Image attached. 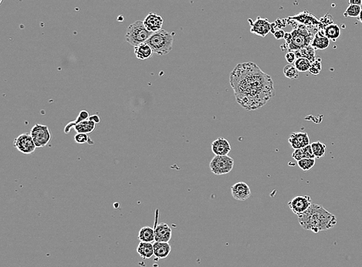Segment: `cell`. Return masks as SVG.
I'll return each instance as SVG.
<instances>
[{
    "label": "cell",
    "instance_id": "cell-1",
    "mask_svg": "<svg viewBox=\"0 0 362 267\" xmlns=\"http://www.w3.org/2000/svg\"><path fill=\"white\" fill-rule=\"evenodd\" d=\"M230 83L236 101L248 111L260 109L275 96L271 76L252 62L237 64L230 74Z\"/></svg>",
    "mask_w": 362,
    "mask_h": 267
},
{
    "label": "cell",
    "instance_id": "cell-2",
    "mask_svg": "<svg viewBox=\"0 0 362 267\" xmlns=\"http://www.w3.org/2000/svg\"><path fill=\"white\" fill-rule=\"evenodd\" d=\"M298 222L303 230L318 233L333 229L337 218L321 205L312 204L306 212L298 215Z\"/></svg>",
    "mask_w": 362,
    "mask_h": 267
},
{
    "label": "cell",
    "instance_id": "cell-3",
    "mask_svg": "<svg viewBox=\"0 0 362 267\" xmlns=\"http://www.w3.org/2000/svg\"><path fill=\"white\" fill-rule=\"evenodd\" d=\"M317 31L318 28L317 27H308L303 24H298V27L291 32L292 40L291 43L289 45L285 43L283 44L287 47L284 51L288 52L300 51L303 47H308L311 44L312 40Z\"/></svg>",
    "mask_w": 362,
    "mask_h": 267
},
{
    "label": "cell",
    "instance_id": "cell-4",
    "mask_svg": "<svg viewBox=\"0 0 362 267\" xmlns=\"http://www.w3.org/2000/svg\"><path fill=\"white\" fill-rule=\"evenodd\" d=\"M146 43L151 47L156 55H167L173 48L174 35L161 29L158 32H153Z\"/></svg>",
    "mask_w": 362,
    "mask_h": 267
},
{
    "label": "cell",
    "instance_id": "cell-5",
    "mask_svg": "<svg viewBox=\"0 0 362 267\" xmlns=\"http://www.w3.org/2000/svg\"><path fill=\"white\" fill-rule=\"evenodd\" d=\"M152 34L153 32L146 29L143 21L138 20L127 27L125 40L133 47H137L146 43Z\"/></svg>",
    "mask_w": 362,
    "mask_h": 267
},
{
    "label": "cell",
    "instance_id": "cell-6",
    "mask_svg": "<svg viewBox=\"0 0 362 267\" xmlns=\"http://www.w3.org/2000/svg\"><path fill=\"white\" fill-rule=\"evenodd\" d=\"M234 166V160L231 157L218 156L215 155L210 161V168L211 172L216 176H222L230 173Z\"/></svg>",
    "mask_w": 362,
    "mask_h": 267
},
{
    "label": "cell",
    "instance_id": "cell-7",
    "mask_svg": "<svg viewBox=\"0 0 362 267\" xmlns=\"http://www.w3.org/2000/svg\"><path fill=\"white\" fill-rule=\"evenodd\" d=\"M30 135L36 148H43L47 146L51 141V130L47 126L43 124H36L31 129Z\"/></svg>",
    "mask_w": 362,
    "mask_h": 267
},
{
    "label": "cell",
    "instance_id": "cell-8",
    "mask_svg": "<svg viewBox=\"0 0 362 267\" xmlns=\"http://www.w3.org/2000/svg\"><path fill=\"white\" fill-rule=\"evenodd\" d=\"M13 146L19 151L25 154H32L36 148L33 139L29 134H22L16 138Z\"/></svg>",
    "mask_w": 362,
    "mask_h": 267
},
{
    "label": "cell",
    "instance_id": "cell-9",
    "mask_svg": "<svg viewBox=\"0 0 362 267\" xmlns=\"http://www.w3.org/2000/svg\"><path fill=\"white\" fill-rule=\"evenodd\" d=\"M312 200L308 196H298L288 203L289 208L297 215L306 212L312 205Z\"/></svg>",
    "mask_w": 362,
    "mask_h": 267
},
{
    "label": "cell",
    "instance_id": "cell-10",
    "mask_svg": "<svg viewBox=\"0 0 362 267\" xmlns=\"http://www.w3.org/2000/svg\"><path fill=\"white\" fill-rule=\"evenodd\" d=\"M248 22L250 24V32L253 34L265 37L271 32V24L267 19L261 18L260 16H258L255 21L249 19Z\"/></svg>",
    "mask_w": 362,
    "mask_h": 267
},
{
    "label": "cell",
    "instance_id": "cell-11",
    "mask_svg": "<svg viewBox=\"0 0 362 267\" xmlns=\"http://www.w3.org/2000/svg\"><path fill=\"white\" fill-rule=\"evenodd\" d=\"M233 199L237 201L244 202L251 196V190L246 182L236 183L231 187Z\"/></svg>",
    "mask_w": 362,
    "mask_h": 267
},
{
    "label": "cell",
    "instance_id": "cell-12",
    "mask_svg": "<svg viewBox=\"0 0 362 267\" xmlns=\"http://www.w3.org/2000/svg\"><path fill=\"white\" fill-rule=\"evenodd\" d=\"M289 143L294 150L303 148L310 145V138L306 132H294L288 139Z\"/></svg>",
    "mask_w": 362,
    "mask_h": 267
},
{
    "label": "cell",
    "instance_id": "cell-13",
    "mask_svg": "<svg viewBox=\"0 0 362 267\" xmlns=\"http://www.w3.org/2000/svg\"><path fill=\"white\" fill-rule=\"evenodd\" d=\"M289 19L294 20L299 24H303L308 27H318L319 25V20L316 18V16L311 13H309L308 11L304 10L302 13H298L294 16L289 17Z\"/></svg>",
    "mask_w": 362,
    "mask_h": 267
},
{
    "label": "cell",
    "instance_id": "cell-14",
    "mask_svg": "<svg viewBox=\"0 0 362 267\" xmlns=\"http://www.w3.org/2000/svg\"><path fill=\"white\" fill-rule=\"evenodd\" d=\"M144 25L148 30L151 32L161 30L163 26V18L156 13H149L144 20Z\"/></svg>",
    "mask_w": 362,
    "mask_h": 267
},
{
    "label": "cell",
    "instance_id": "cell-15",
    "mask_svg": "<svg viewBox=\"0 0 362 267\" xmlns=\"http://www.w3.org/2000/svg\"><path fill=\"white\" fill-rule=\"evenodd\" d=\"M211 151L218 156L228 155L231 151V146L227 139L224 138H217L211 143Z\"/></svg>",
    "mask_w": 362,
    "mask_h": 267
},
{
    "label": "cell",
    "instance_id": "cell-16",
    "mask_svg": "<svg viewBox=\"0 0 362 267\" xmlns=\"http://www.w3.org/2000/svg\"><path fill=\"white\" fill-rule=\"evenodd\" d=\"M154 242H169L172 238V229L166 223H161L154 228Z\"/></svg>",
    "mask_w": 362,
    "mask_h": 267
},
{
    "label": "cell",
    "instance_id": "cell-17",
    "mask_svg": "<svg viewBox=\"0 0 362 267\" xmlns=\"http://www.w3.org/2000/svg\"><path fill=\"white\" fill-rule=\"evenodd\" d=\"M331 40L325 36L324 30H318L314 35V39L312 40L310 45L315 50H325L330 46Z\"/></svg>",
    "mask_w": 362,
    "mask_h": 267
},
{
    "label": "cell",
    "instance_id": "cell-18",
    "mask_svg": "<svg viewBox=\"0 0 362 267\" xmlns=\"http://www.w3.org/2000/svg\"><path fill=\"white\" fill-rule=\"evenodd\" d=\"M153 246H154V257L158 259L167 258L172 250L169 242H154Z\"/></svg>",
    "mask_w": 362,
    "mask_h": 267
},
{
    "label": "cell",
    "instance_id": "cell-19",
    "mask_svg": "<svg viewBox=\"0 0 362 267\" xmlns=\"http://www.w3.org/2000/svg\"><path fill=\"white\" fill-rule=\"evenodd\" d=\"M96 122L93 121L92 119H89L88 120H83L78 124L74 126V130L77 133H81V134H90L95 129Z\"/></svg>",
    "mask_w": 362,
    "mask_h": 267
},
{
    "label": "cell",
    "instance_id": "cell-20",
    "mask_svg": "<svg viewBox=\"0 0 362 267\" xmlns=\"http://www.w3.org/2000/svg\"><path fill=\"white\" fill-rule=\"evenodd\" d=\"M137 253L143 259H151L154 254V246L151 242H140L137 248Z\"/></svg>",
    "mask_w": 362,
    "mask_h": 267
},
{
    "label": "cell",
    "instance_id": "cell-21",
    "mask_svg": "<svg viewBox=\"0 0 362 267\" xmlns=\"http://www.w3.org/2000/svg\"><path fill=\"white\" fill-rule=\"evenodd\" d=\"M135 54L138 59H148L153 55L152 49L147 43L135 47Z\"/></svg>",
    "mask_w": 362,
    "mask_h": 267
},
{
    "label": "cell",
    "instance_id": "cell-22",
    "mask_svg": "<svg viewBox=\"0 0 362 267\" xmlns=\"http://www.w3.org/2000/svg\"><path fill=\"white\" fill-rule=\"evenodd\" d=\"M295 53L297 59L298 58H306L313 63L317 58H316V50L311 45L308 47H303L300 51H294Z\"/></svg>",
    "mask_w": 362,
    "mask_h": 267
},
{
    "label": "cell",
    "instance_id": "cell-23",
    "mask_svg": "<svg viewBox=\"0 0 362 267\" xmlns=\"http://www.w3.org/2000/svg\"><path fill=\"white\" fill-rule=\"evenodd\" d=\"M155 234H154V229L145 226L141 229L138 233V239L141 242H154Z\"/></svg>",
    "mask_w": 362,
    "mask_h": 267
},
{
    "label": "cell",
    "instance_id": "cell-24",
    "mask_svg": "<svg viewBox=\"0 0 362 267\" xmlns=\"http://www.w3.org/2000/svg\"><path fill=\"white\" fill-rule=\"evenodd\" d=\"M325 36L331 40V41L335 42L336 40L341 36V28L338 25L335 24H332L324 30Z\"/></svg>",
    "mask_w": 362,
    "mask_h": 267
},
{
    "label": "cell",
    "instance_id": "cell-25",
    "mask_svg": "<svg viewBox=\"0 0 362 267\" xmlns=\"http://www.w3.org/2000/svg\"><path fill=\"white\" fill-rule=\"evenodd\" d=\"M310 146H311L315 158H321L325 156V153H326V146L325 144L321 142H315L312 143Z\"/></svg>",
    "mask_w": 362,
    "mask_h": 267
},
{
    "label": "cell",
    "instance_id": "cell-26",
    "mask_svg": "<svg viewBox=\"0 0 362 267\" xmlns=\"http://www.w3.org/2000/svg\"><path fill=\"white\" fill-rule=\"evenodd\" d=\"M294 66H296L298 71L305 73L310 70L311 62L306 58H298L294 62Z\"/></svg>",
    "mask_w": 362,
    "mask_h": 267
},
{
    "label": "cell",
    "instance_id": "cell-27",
    "mask_svg": "<svg viewBox=\"0 0 362 267\" xmlns=\"http://www.w3.org/2000/svg\"><path fill=\"white\" fill-rule=\"evenodd\" d=\"M90 119V118H89V113H88V111H81V113L79 114V116L77 117V119H76L75 121L70 122V123H69V124L66 126L64 130L65 133H66V134H68L72 127H74V126H75L76 124H78L80 122L83 121V120H88V119Z\"/></svg>",
    "mask_w": 362,
    "mask_h": 267
},
{
    "label": "cell",
    "instance_id": "cell-28",
    "mask_svg": "<svg viewBox=\"0 0 362 267\" xmlns=\"http://www.w3.org/2000/svg\"><path fill=\"white\" fill-rule=\"evenodd\" d=\"M283 74L286 77L289 79L294 80L299 77V71L296 68V66L292 64H288L283 68Z\"/></svg>",
    "mask_w": 362,
    "mask_h": 267
},
{
    "label": "cell",
    "instance_id": "cell-29",
    "mask_svg": "<svg viewBox=\"0 0 362 267\" xmlns=\"http://www.w3.org/2000/svg\"><path fill=\"white\" fill-rule=\"evenodd\" d=\"M361 11H362L361 5H349L346 11L344 12V16L345 18H348V17H353V18L357 17L358 18L360 15Z\"/></svg>",
    "mask_w": 362,
    "mask_h": 267
},
{
    "label": "cell",
    "instance_id": "cell-30",
    "mask_svg": "<svg viewBox=\"0 0 362 267\" xmlns=\"http://www.w3.org/2000/svg\"><path fill=\"white\" fill-rule=\"evenodd\" d=\"M298 165L302 170L307 172L315 165V158H303L298 161Z\"/></svg>",
    "mask_w": 362,
    "mask_h": 267
},
{
    "label": "cell",
    "instance_id": "cell-31",
    "mask_svg": "<svg viewBox=\"0 0 362 267\" xmlns=\"http://www.w3.org/2000/svg\"><path fill=\"white\" fill-rule=\"evenodd\" d=\"M322 70V63H321V59L320 58H317L315 60L311 63V66H310V74L313 75H318Z\"/></svg>",
    "mask_w": 362,
    "mask_h": 267
},
{
    "label": "cell",
    "instance_id": "cell-32",
    "mask_svg": "<svg viewBox=\"0 0 362 267\" xmlns=\"http://www.w3.org/2000/svg\"><path fill=\"white\" fill-rule=\"evenodd\" d=\"M333 24V19L332 16L329 13L323 16L322 18L319 20V25L317 27L318 30H324L328 26Z\"/></svg>",
    "mask_w": 362,
    "mask_h": 267
},
{
    "label": "cell",
    "instance_id": "cell-33",
    "mask_svg": "<svg viewBox=\"0 0 362 267\" xmlns=\"http://www.w3.org/2000/svg\"><path fill=\"white\" fill-rule=\"evenodd\" d=\"M90 138H88L87 134L77 133V135L74 137V141L78 144L89 143L92 145L91 142H90Z\"/></svg>",
    "mask_w": 362,
    "mask_h": 267
},
{
    "label": "cell",
    "instance_id": "cell-34",
    "mask_svg": "<svg viewBox=\"0 0 362 267\" xmlns=\"http://www.w3.org/2000/svg\"><path fill=\"white\" fill-rule=\"evenodd\" d=\"M292 158L297 161H301V160L305 158L304 152H303V148L296 149L294 150L292 154Z\"/></svg>",
    "mask_w": 362,
    "mask_h": 267
},
{
    "label": "cell",
    "instance_id": "cell-35",
    "mask_svg": "<svg viewBox=\"0 0 362 267\" xmlns=\"http://www.w3.org/2000/svg\"><path fill=\"white\" fill-rule=\"evenodd\" d=\"M303 152H304L305 158H315L314 156V152L312 150L311 146L309 145L307 147L303 148Z\"/></svg>",
    "mask_w": 362,
    "mask_h": 267
},
{
    "label": "cell",
    "instance_id": "cell-36",
    "mask_svg": "<svg viewBox=\"0 0 362 267\" xmlns=\"http://www.w3.org/2000/svg\"><path fill=\"white\" fill-rule=\"evenodd\" d=\"M285 59L290 64H292L293 63L295 62V59H297L295 53L294 51H288L286 54Z\"/></svg>",
    "mask_w": 362,
    "mask_h": 267
},
{
    "label": "cell",
    "instance_id": "cell-37",
    "mask_svg": "<svg viewBox=\"0 0 362 267\" xmlns=\"http://www.w3.org/2000/svg\"><path fill=\"white\" fill-rule=\"evenodd\" d=\"M285 33L286 32L283 30H277L275 31L273 36H274L276 40H281V39L284 38Z\"/></svg>",
    "mask_w": 362,
    "mask_h": 267
},
{
    "label": "cell",
    "instance_id": "cell-38",
    "mask_svg": "<svg viewBox=\"0 0 362 267\" xmlns=\"http://www.w3.org/2000/svg\"><path fill=\"white\" fill-rule=\"evenodd\" d=\"M285 40V44L289 45L291 43V40H292V34L291 32H286L285 36L283 38Z\"/></svg>",
    "mask_w": 362,
    "mask_h": 267
},
{
    "label": "cell",
    "instance_id": "cell-39",
    "mask_svg": "<svg viewBox=\"0 0 362 267\" xmlns=\"http://www.w3.org/2000/svg\"><path fill=\"white\" fill-rule=\"evenodd\" d=\"M349 5H362V0H348Z\"/></svg>",
    "mask_w": 362,
    "mask_h": 267
},
{
    "label": "cell",
    "instance_id": "cell-40",
    "mask_svg": "<svg viewBox=\"0 0 362 267\" xmlns=\"http://www.w3.org/2000/svg\"><path fill=\"white\" fill-rule=\"evenodd\" d=\"M90 119H92L93 121H95L96 123H98V122H100V119H99V117L97 116V115H94V116L90 117Z\"/></svg>",
    "mask_w": 362,
    "mask_h": 267
},
{
    "label": "cell",
    "instance_id": "cell-41",
    "mask_svg": "<svg viewBox=\"0 0 362 267\" xmlns=\"http://www.w3.org/2000/svg\"><path fill=\"white\" fill-rule=\"evenodd\" d=\"M358 20H359V21L361 22V24H362V11H361L360 15H359V17H358Z\"/></svg>",
    "mask_w": 362,
    "mask_h": 267
}]
</instances>
